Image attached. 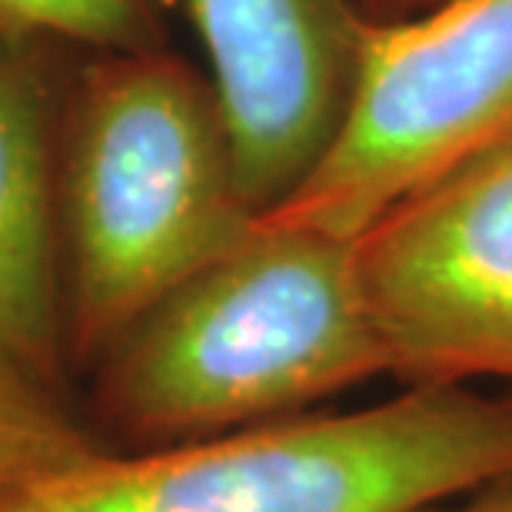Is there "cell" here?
I'll return each instance as SVG.
<instances>
[{
    "label": "cell",
    "instance_id": "obj_1",
    "mask_svg": "<svg viewBox=\"0 0 512 512\" xmlns=\"http://www.w3.org/2000/svg\"><path fill=\"white\" fill-rule=\"evenodd\" d=\"M380 373L356 240L260 217L97 363V409L137 453L300 416Z\"/></svg>",
    "mask_w": 512,
    "mask_h": 512
},
{
    "label": "cell",
    "instance_id": "obj_2",
    "mask_svg": "<svg viewBox=\"0 0 512 512\" xmlns=\"http://www.w3.org/2000/svg\"><path fill=\"white\" fill-rule=\"evenodd\" d=\"M256 220L213 84L147 50L94 64L60 183L67 356L97 366Z\"/></svg>",
    "mask_w": 512,
    "mask_h": 512
},
{
    "label": "cell",
    "instance_id": "obj_3",
    "mask_svg": "<svg viewBox=\"0 0 512 512\" xmlns=\"http://www.w3.org/2000/svg\"><path fill=\"white\" fill-rule=\"evenodd\" d=\"M512 476V396L416 383L380 406L100 453L0 512H416Z\"/></svg>",
    "mask_w": 512,
    "mask_h": 512
},
{
    "label": "cell",
    "instance_id": "obj_4",
    "mask_svg": "<svg viewBox=\"0 0 512 512\" xmlns=\"http://www.w3.org/2000/svg\"><path fill=\"white\" fill-rule=\"evenodd\" d=\"M512 143V0L360 17L346 107L323 157L263 220L356 240L376 220Z\"/></svg>",
    "mask_w": 512,
    "mask_h": 512
},
{
    "label": "cell",
    "instance_id": "obj_5",
    "mask_svg": "<svg viewBox=\"0 0 512 512\" xmlns=\"http://www.w3.org/2000/svg\"><path fill=\"white\" fill-rule=\"evenodd\" d=\"M356 260L389 373L512 386V143L383 213Z\"/></svg>",
    "mask_w": 512,
    "mask_h": 512
},
{
    "label": "cell",
    "instance_id": "obj_6",
    "mask_svg": "<svg viewBox=\"0 0 512 512\" xmlns=\"http://www.w3.org/2000/svg\"><path fill=\"white\" fill-rule=\"evenodd\" d=\"M213 67L243 200L290 197L340 127L360 14L350 0H187Z\"/></svg>",
    "mask_w": 512,
    "mask_h": 512
},
{
    "label": "cell",
    "instance_id": "obj_7",
    "mask_svg": "<svg viewBox=\"0 0 512 512\" xmlns=\"http://www.w3.org/2000/svg\"><path fill=\"white\" fill-rule=\"evenodd\" d=\"M67 360L44 110L24 70L0 60V363L60 393Z\"/></svg>",
    "mask_w": 512,
    "mask_h": 512
},
{
    "label": "cell",
    "instance_id": "obj_8",
    "mask_svg": "<svg viewBox=\"0 0 512 512\" xmlns=\"http://www.w3.org/2000/svg\"><path fill=\"white\" fill-rule=\"evenodd\" d=\"M100 453L57 393L0 363V509Z\"/></svg>",
    "mask_w": 512,
    "mask_h": 512
},
{
    "label": "cell",
    "instance_id": "obj_9",
    "mask_svg": "<svg viewBox=\"0 0 512 512\" xmlns=\"http://www.w3.org/2000/svg\"><path fill=\"white\" fill-rule=\"evenodd\" d=\"M140 24V0H0V27L110 50H137Z\"/></svg>",
    "mask_w": 512,
    "mask_h": 512
},
{
    "label": "cell",
    "instance_id": "obj_10",
    "mask_svg": "<svg viewBox=\"0 0 512 512\" xmlns=\"http://www.w3.org/2000/svg\"><path fill=\"white\" fill-rule=\"evenodd\" d=\"M416 512H512V476L496 479L489 486H479L473 493H463L446 503H433Z\"/></svg>",
    "mask_w": 512,
    "mask_h": 512
},
{
    "label": "cell",
    "instance_id": "obj_11",
    "mask_svg": "<svg viewBox=\"0 0 512 512\" xmlns=\"http://www.w3.org/2000/svg\"><path fill=\"white\" fill-rule=\"evenodd\" d=\"M350 4L370 24H396V20L423 17L429 10L443 7L446 0H350Z\"/></svg>",
    "mask_w": 512,
    "mask_h": 512
}]
</instances>
